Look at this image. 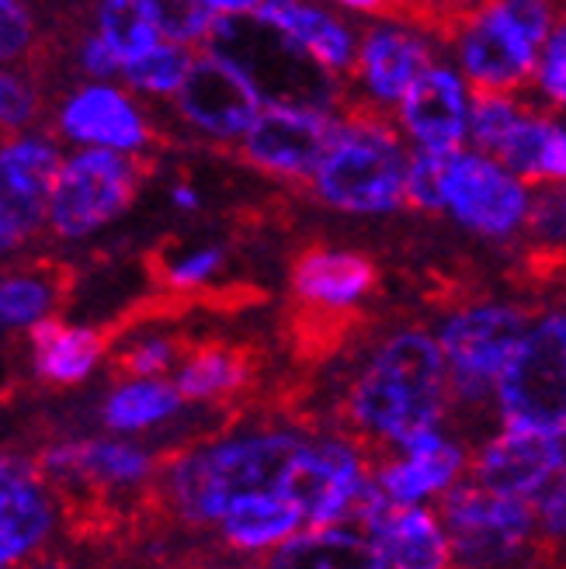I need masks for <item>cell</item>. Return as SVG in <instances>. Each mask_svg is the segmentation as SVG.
<instances>
[{
    "label": "cell",
    "mask_w": 566,
    "mask_h": 569,
    "mask_svg": "<svg viewBox=\"0 0 566 569\" xmlns=\"http://www.w3.org/2000/svg\"><path fill=\"white\" fill-rule=\"evenodd\" d=\"M254 376V351L240 345H198L185 351L175 392L181 400H222L240 392Z\"/></svg>",
    "instance_id": "28"
},
{
    "label": "cell",
    "mask_w": 566,
    "mask_h": 569,
    "mask_svg": "<svg viewBox=\"0 0 566 569\" xmlns=\"http://www.w3.org/2000/svg\"><path fill=\"white\" fill-rule=\"evenodd\" d=\"M63 132L108 150H139L150 139L136 104L116 88H83L63 108Z\"/></svg>",
    "instance_id": "19"
},
{
    "label": "cell",
    "mask_w": 566,
    "mask_h": 569,
    "mask_svg": "<svg viewBox=\"0 0 566 569\" xmlns=\"http://www.w3.org/2000/svg\"><path fill=\"white\" fill-rule=\"evenodd\" d=\"M337 139L334 111L268 104L244 132L240 157L278 178H309Z\"/></svg>",
    "instance_id": "10"
},
{
    "label": "cell",
    "mask_w": 566,
    "mask_h": 569,
    "mask_svg": "<svg viewBox=\"0 0 566 569\" xmlns=\"http://www.w3.org/2000/svg\"><path fill=\"white\" fill-rule=\"evenodd\" d=\"M431 67V52L404 28H369L358 52V73L376 101H400L420 70Z\"/></svg>",
    "instance_id": "21"
},
{
    "label": "cell",
    "mask_w": 566,
    "mask_h": 569,
    "mask_svg": "<svg viewBox=\"0 0 566 569\" xmlns=\"http://www.w3.org/2000/svg\"><path fill=\"white\" fill-rule=\"evenodd\" d=\"M563 472V435L507 427L476 459V487L504 497H535Z\"/></svg>",
    "instance_id": "14"
},
{
    "label": "cell",
    "mask_w": 566,
    "mask_h": 569,
    "mask_svg": "<svg viewBox=\"0 0 566 569\" xmlns=\"http://www.w3.org/2000/svg\"><path fill=\"white\" fill-rule=\"evenodd\" d=\"M373 479L365 472L361 455L345 441H302L299 455L292 459L281 493H286L302 521L309 525H334L361 507Z\"/></svg>",
    "instance_id": "9"
},
{
    "label": "cell",
    "mask_w": 566,
    "mask_h": 569,
    "mask_svg": "<svg viewBox=\"0 0 566 569\" xmlns=\"http://www.w3.org/2000/svg\"><path fill=\"white\" fill-rule=\"evenodd\" d=\"M32 569H70V566H60V562H42V566H32Z\"/></svg>",
    "instance_id": "47"
},
{
    "label": "cell",
    "mask_w": 566,
    "mask_h": 569,
    "mask_svg": "<svg viewBox=\"0 0 566 569\" xmlns=\"http://www.w3.org/2000/svg\"><path fill=\"white\" fill-rule=\"evenodd\" d=\"M563 312H549L539 327L525 330L494 382L507 427L563 435Z\"/></svg>",
    "instance_id": "7"
},
{
    "label": "cell",
    "mask_w": 566,
    "mask_h": 569,
    "mask_svg": "<svg viewBox=\"0 0 566 569\" xmlns=\"http://www.w3.org/2000/svg\"><path fill=\"white\" fill-rule=\"evenodd\" d=\"M441 198L459 222L484 237H507L528 216V194L522 181H515L500 163L463 150L445 170Z\"/></svg>",
    "instance_id": "12"
},
{
    "label": "cell",
    "mask_w": 566,
    "mask_h": 569,
    "mask_svg": "<svg viewBox=\"0 0 566 569\" xmlns=\"http://www.w3.org/2000/svg\"><path fill=\"white\" fill-rule=\"evenodd\" d=\"M108 330L91 327H67L60 320H39L32 327V348H36V372L56 386H77L83 382L108 348Z\"/></svg>",
    "instance_id": "25"
},
{
    "label": "cell",
    "mask_w": 566,
    "mask_h": 569,
    "mask_svg": "<svg viewBox=\"0 0 566 569\" xmlns=\"http://www.w3.org/2000/svg\"><path fill=\"white\" fill-rule=\"evenodd\" d=\"M448 556L463 569L515 566L535 535L539 515L522 497L490 493L484 487H456L441 500Z\"/></svg>",
    "instance_id": "5"
},
{
    "label": "cell",
    "mask_w": 566,
    "mask_h": 569,
    "mask_svg": "<svg viewBox=\"0 0 566 569\" xmlns=\"http://www.w3.org/2000/svg\"><path fill=\"white\" fill-rule=\"evenodd\" d=\"M258 14L275 21L281 32H289L330 73L348 70L355 63V42L348 24H341L314 4H306V0H261Z\"/></svg>",
    "instance_id": "26"
},
{
    "label": "cell",
    "mask_w": 566,
    "mask_h": 569,
    "mask_svg": "<svg viewBox=\"0 0 566 569\" xmlns=\"http://www.w3.org/2000/svg\"><path fill=\"white\" fill-rule=\"evenodd\" d=\"M188 345L178 337H147L111 361V372L119 379H157L171 372V365H178Z\"/></svg>",
    "instance_id": "35"
},
{
    "label": "cell",
    "mask_w": 566,
    "mask_h": 569,
    "mask_svg": "<svg viewBox=\"0 0 566 569\" xmlns=\"http://www.w3.org/2000/svg\"><path fill=\"white\" fill-rule=\"evenodd\" d=\"M39 111L36 88L18 73H0V129L28 126Z\"/></svg>",
    "instance_id": "39"
},
{
    "label": "cell",
    "mask_w": 566,
    "mask_h": 569,
    "mask_svg": "<svg viewBox=\"0 0 566 569\" xmlns=\"http://www.w3.org/2000/svg\"><path fill=\"white\" fill-rule=\"evenodd\" d=\"M459 60L473 94H512L535 73V46L504 18L497 0H484L456 32Z\"/></svg>",
    "instance_id": "11"
},
{
    "label": "cell",
    "mask_w": 566,
    "mask_h": 569,
    "mask_svg": "<svg viewBox=\"0 0 566 569\" xmlns=\"http://www.w3.org/2000/svg\"><path fill=\"white\" fill-rule=\"evenodd\" d=\"M150 167L153 163L111 150H88L63 160L46 206L52 230L77 240L119 219L132 206L139 181L150 174Z\"/></svg>",
    "instance_id": "6"
},
{
    "label": "cell",
    "mask_w": 566,
    "mask_h": 569,
    "mask_svg": "<svg viewBox=\"0 0 566 569\" xmlns=\"http://www.w3.org/2000/svg\"><path fill=\"white\" fill-rule=\"evenodd\" d=\"M73 274L63 264H32L0 278V327H36L67 299Z\"/></svg>",
    "instance_id": "29"
},
{
    "label": "cell",
    "mask_w": 566,
    "mask_h": 569,
    "mask_svg": "<svg viewBox=\"0 0 566 569\" xmlns=\"http://www.w3.org/2000/svg\"><path fill=\"white\" fill-rule=\"evenodd\" d=\"M337 4H345L351 11L376 14V18H386V21H396V24H410V11H407L404 0H337Z\"/></svg>",
    "instance_id": "43"
},
{
    "label": "cell",
    "mask_w": 566,
    "mask_h": 569,
    "mask_svg": "<svg viewBox=\"0 0 566 569\" xmlns=\"http://www.w3.org/2000/svg\"><path fill=\"white\" fill-rule=\"evenodd\" d=\"M175 94L181 116L219 139L244 136L261 111V98L250 88V80L216 52L191 56Z\"/></svg>",
    "instance_id": "13"
},
{
    "label": "cell",
    "mask_w": 566,
    "mask_h": 569,
    "mask_svg": "<svg viewBox=\"0 0 566 569\" xmlns=\"http://www.w3.org/2000/svg\"><path fill=\"white\" fill-rule=\"evenodd\" d=\"M268 569H386L369 535L351 528H314L289 535L268 559Z\"/></svg>",
    "instance_id": "24"
},
{
    "label": "cell",
    "mask_w": 566,
    "mask_h": 569,
    "mask_svg": "<svg viewBox=\"0 0 566 569\" xmlns=\"http://www.w3.org/2000/svg\"><path fill=\"white\" fill-rule=\"evenodd\" d=\"M334 119L337 139L309 174L320 202L345 212H393L404 206L407 157L383 104L348 101Z\"/></svg>",
    "instance_id": "2"
},
{
    "label": "cell",
    "mask_w": 566,
    "mask_h": 569,
    "mask_svg": "<svg viewBox=\"0 0 566 569\" xmlns=\"http://www.w3.org/2000/svg\"><path fill=\"white\" fill-rule=\"evenodd\" d=\"M376 278V264L365 253L314 247L292 264V292L309 306L351 309L365 292H373Z\"/></svg>",
    "instance_id": "18"
},
{
    "label": "cell",
    "mask_w": 566,
    "mask_h": 569,
    "mask_svg": "<svg viewBox=\"0 0 566 569\" xmlns=\"http://www.w3.org/2000/svg\"><path fill=\"white\" fill-rule=\"evenodd\" d=\"M98 39L116 52L119 67H126L157 46V24L143 0H105Z\"/></svg>",
    "instance_id": "31"
},
{
    "label": "cell",
    "mask_w": 566,
    "mask_h": 569,
    "mask_svg": "<svg viewBox=\"0 0 566 569\" xmlns=\"http://www.w3.org/2000/svg\"><path fill=\"white\" fill-rule=\"evenodd\" d=\"M32 36H36V21L21 0H0V63L21 56L32 46Z\"/></svg>",
    "instance_id": "40"
},
{
    "label": "cell",
    "mask_w": 566,
    "mask_h": 569,
    "mask_svg": "<svg viewBox=\"0 0 566 569\" xmlns=\"http://www.w3.org/2000/svg\"><path fill=\"white\" fill-rule=\"evenodd\" d=\"M178 407H181V396L175 392V386L157 382V379H132L108 396L105 423L111 431L129 435V431H143V427L167 420Z\"/></svg>",
    "instance_id": "30"
},
{
    "label": "cell",
    "mask_w": 566,
    "mask_h": 569,
    "mask_svg": "<svg viewBox=\"0 0 566 569\" xmlns=\"http://www.w3.org/2000/svg\"><path fill=\"white\" fill-rule=\"evenodd\" d=\"M404 451H407V459L386 466L376 479L379 493L389 503L414 507L424 497L445 493L463 469V451L456 445H448L438 431L417 435Z\"/></svg>",
    "instance_id": "20"
},
{
    "label": "cell",
    "mask_w": 566,
    "mask_h": 569,
    "mask_svg": "<svg viewBox=\"0 0 566 569\" xmlns=\"http://www.w3.org/2000/svg\"><path fill=\"white\" fill-rule=\"evenodd\" d=\"M543 63H539V80H543V91L553 101V108H563L566 98V36H563V21L553 28L543 42Z\"/></svg>",
    "instance_id": "41"
},
{
    "label": "cell",
    "mask_w": 566,
    "mask_h": 569,
    "mask_svg": "<svg viewBox=\"0 0 566 569\" xmlns=\"http://www.w3.org/2000/svg\"><path fill=\"white\" fill-rule=\"evenodd\" d=\"M497 8L535 49L556 28V0H497Z\"/></svg>",
    "instance_id": "38"
},
{
    "label": "cell",
    "mask_w": 566,
    "mask_h": 569,
    "mask_svg": "<svg viewBox=\"0 0 566 569\" xmlns=\"http://www.w3.org/2000/svg\"><path fill=\"white\" fill-rule=\"evenodd\" d=\"M80 63H83V70L88 73H95V77H111L119 70V60H116V52H111L98 36L95 39H88L83 42V52H80Z\"/></svg>",
    "instance_id": "42"
},
{
    "label": "cell",
    "mask_w": 566,
    "mask_h": 569,
    "mask_svg": "<svg viewBox=\"0 0 566 569\" xmlns=\"http://www.w3.org/2000/svg\"><path fill=\"white\" fill-rule=\"evenodd\" d=\"M445 358L424 330H404L376 351L348 392V417L365 438L407 448L435 431L445 407Z\"/></svg>",
    "instance_id": "1"
},
{
    "label": "cell",
    "mask_w": 566,
    "mask_h": 569,
    "mask_svg": "<svg viewBox=\"0 0 566 569\" xmlns=\"http://www.w3.org/2000/svg\"><path fill=\"white\" fill-rule=\"evenodd\" d=\"M494 157L515 181L556 184L566 174V142L563 126L549 116H522L497 142Z\"/></svg>",
    "instance_id": "23"
},
{
    "label": "cell",
    "mask_w": 566,
    "mask_h": 569,
    "mask_svg": "<svg viewBox=\"0 0 566 569\" xmlns=\"http://www.w3.org/2000/svg\"><path fill=\"white\" fill-rule=\"evenodd\" d=\"M52 500L32 462L0 455V559L32 556L52 531Z\"/></svg>",
    "instance_id": "16"
},
{
    "label": "cell",
    "mask_w": 566,
    "mask_h": 569,
    "mask_svg": "<svg viewBox=\"0 0 566 569\" xmlns=\"http://www.w3.org/2000/svg\"><path fill=\"white\" fill-rule=\"evenodd\" d=\"M404 126L424 150H459L466 136V91L459 77L441 67H428L414 77L400 98Z\"/></svg>",
    "instance_id": "17"
},
{
    "label": "cell",
    "mask_w": 566,
    "mask_h": 569,
    "mask_svg": "<svg viewBox=\"0 0 566 569\" xmlns=\"http://www.w3.org/2000/svg\"><path fill=\"white\" fill-rule=\"evenodd\" d=\"M459 150H420L407 163V178H404V202L424 212H441L445 198H441V181L445 170Z\"/></svg>",
    "instance_id": "34"
},
{
    "label": "cell",
    "mask_w": 566,
    "mask_h": 569,
    "mask_svg": "<svg viewBox=\"0 0 566 569\" xmlns=\"http://www.w3.org/2000/svg\"><path fill=\"white\" fill-rule=\"evenodd\" d=\"M46 469L95 487H132L150 476L153 462L143 448L126 441H70L46 455Z\"/></svg>",
    "instance_id": "22"
},
{
    "label": "cell",
    "mask_w": 566,
    "mask_h": 569,
    "mask_svg": "<svg viewBox=\"0 0 566 569\" xmlns=\"http://www.w3.org/2000/svg\"><path fill=\"white\" fill-rule=\"evenodd\" d=\"M522 116H525L522 104L512 101L507 94H473V111H469L466 122H469L476 147L494 153L497 142L507 136V129H512Z\"/></svg>",
    "instance_id": "37"
},
{
    "label": "cell",
    "mask_w": 566,
    "mask_h": 569,
    "mask_svg": "<svg viewBox=\"0 0 566 569\" xmlns=\"http://www.w3.org/2000/svg\"><path fill=\"white\" fill-rule=\"evenodd\" d=\"M302 438L286 431L222 438L188 451L171 469V503L185 521L212 525L234 500L281 487Z\"/></svg>",
    "instance_id": "3"
},
{
    "label": "cell",
    "mask_w": 566,
    "mask_h": 569,
    "mask_svg": "<svg viewBox=\"0 0 566 569\" xmlns=\"http://www.w3.org/2000/svg\"><path fill=\"white\" fill-rule=\"evenodd\" d=\"M299 525H302L299 507L281 490L240 497L219 515L222 538L240 552H258L268 546H281L289 535H296Z\"/></svg>",
    "instance_id": "27"
},
{
    "label": "cell",
    "mask_w": 566,
    "mask_h": 569,
    "mask_svg": "<svg viewBox=\"0 0 566 569\" xmlns=\"http://www.w3.org/2000/svg\"><path fill=\"white\" fill-rule=\"evenodd\" d=\"M528 330V317L515 306H473L441 327L445 379L463 400H484L500 368Z\"/></svg>",
    "instance_id": "8"
},
{
    "label": "cell",
    "mask_w": 566,
    "mask_h": 569,
    "mask_svg": "<svg viewBox=\"0 0 566 569\" xmlns=\"http://www.w3.org/2000/svg\"><path fill=\"white\" fill-rule=\"evenodd\" d=\"M209 52L234 63L268 104L334 111L341 101L337 77L320 67L289 32L261 14H216L206 28Z\"/></svg>",
    "instance_id": "4"
},
{
    "label": "cell",
    "mask_w": 566,
    "mask_h": 569,
    "mask_svg": "<svg viewBox=\"0 0 566 569\" xmlns=\"http://www.w3.org/2000/svg\"><path fill=\"white\" fill-rule=\"evenodd\" d=\"M143 4L157 24V36H167L178 46L206 39L212 11L202 4V0H143Z\"/></svg>",
    "instance_id": "36"
},
{
    "label": "cell",
    "mask_w": 566,
    "mask_h": 569,
    "mask_svg": "<svg viewBox=\"0 0 566 569\" xmlns=\"http://www.w3.org/2000/svg\"><path fill=\"white\" fill-rule=\"evenodd\" d=\"M237 569H247V566H237Z\"/></svg>",
    "instance_id": "49"
},
{
    "label": "cell",
    "mask_w": 566,
    "mask_h": 569,
    "mask_svg": "<svg viewBox=\"0 0 566 569\" xmlns=\"http://www.w3.org/2000/svg\"><path fill=\"white\" fill-rule=\"evenodd\" d=\"M0 569H8V562H4V559H0Z\"/></svg>",
    "instance_id": "48"
},
{
    "label": "cell",
    "mask_w": 566,
    "mask_h": 569,
    "mask_svg": "<svg viewBox=\"0 0 566 569\" xmlns=\"http://www.w3.org/2000/svg\"><path fill=\"white\" fill-rule=\"evenodd\" d=\"M222 261H226L222 247H195V250H185V253L157 250L150 258V268H153V278L163 284V289H171L175 296H181V292L202 289V284L222 268Z\"/></svg>",
    "instance_id": "32"
},
{
    "label": "cell",
    "mask_w": 566,
    "mask_h": 569,
    "mask_svg": "<svg viewBox=\"0 0 566 569\" xmlns=\"http://www.w3.org/2000/svg\"><path fill=\"white\" fill-rule=\"evenodd\" d=\"M21 240H24V237H21V233L14 230V226H11V222H8L4 216H0V253H4V250H11V247H18Z\"/></svg>",
    "instance_id": "45"
},
{
    "label": "cell",
    "mask_w": 566,
    "mask_h": 569,
    "mask_svg": "<svg viewBox=\"0 0 566 569\" xmlns=\"http://www.w3.org/2000/svg\"><path fill=\"white\" fill-rule=\"evenodd\" d=\"M202 4L219 14H240V11H254L261 0H202Z\"/></svg>",
    "instance_id": "44"
},
{
    "label": "cell",
    "mask_w": 566,
    "mask_h": 569,
    "mask_svg": "<svg viewBox=\"0 0 566 569\" xmlns=\"http://www.w3.org/2000/svg\"><path fill=\"white\" fill-rule=\"evenodd\" d=\"M60 153L46 139H14L0 147V216L28 240L49 206V191L60 170Z\"/></svg>",
    "instance_id": "15"
},
{
    "label": "cell",
    "mask_w": 566,
    "mask_h": 569,
    "mask_svg": "<svg viewBox=\"0 0 566 569\" xmlns=\"http://www.w3.org/2000/svg\"><path fill=\"white\" fill-rule=\"evenodd\" d=\"M188 63H191V56H188L185 46H178V42L160 46V42H157V46L147 49L143 56H136L132 63H126L122 73H126V80L132 83V88H139V91H150V94H175V91H178V83H181V77H185V70H188Z\"/></svg>",
    "instance_id": "33"
},
{
    "label": "cell",
    "mask_w": 566,
    "mask_h": 569,
    "mask_svg": "<svg viewBox=\"0 0 566 569\" xmlns=\"http://www.w3.org/2000/svg\"><path fill=\"white\" fill-rule=\"evenodd\" d=\"M175 202H178L181 209H195V206H198V198H195V191H191V188H185V184H181V188H175Z\"/></svg>",
    "instance_id": "46"
}]
</instances>
